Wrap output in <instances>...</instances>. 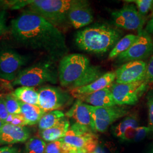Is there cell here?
Wrapping results in <instances>:
<instances>
[{"label":"cell","instance_id":"cell-14","mask_svg":"<svg viewBox=\"0 0 153 153\" xmlns=\"http://www.w3.org/2000/svg\"><path fill=\"white\" fill-rule=\"evenodd\" d=\"M69 22L76 29L90 25L94 20L91 9L87 1L75 0L68 12Z\"/></svg>","mask_w":153,"mask_h":153},{"label":"cell","instance_id":"cell-25","mask_svg":"<svg viewBox=\"0 0 153 153\" xmlns=\"http://www.w3.org/2000/svg\"><path fill=\"white\" fill-rule=\"evenodd\" d=\"M47 144L38 137L30 138L26 144L25 153H44Z\"/></svg>","mask_w":153,"mask_h":153},{"label":"cell","instance_id":"cell-8","mask_svg":"<svg viewBox=\"0 0 153 153\" xmlns=\"http://www.w3.org/2000/svg\"><path fill=\"white\" fill-rule=\"evenodd\" d=\"M116 105L100 107L88 104L93 117L95 131L101 133L106 131L113 123L127 115L128 111L125 108Z\"/></svg>","mask_w":153,"mask_h":153},{"label":"cell","instance_id":"cell-16","mask_svg":"<svg viewBox=\"0 0 153 153\" xmlns=\"http://www.w3.org/2000/svg\"><path fill=\"white\" fill-rule=\"evenodd\" d=\"M30 132L25 126L5 123L0 129V144L10 145L27 141Z\"/></svg>","mask_w":153,"mask_h":153},{"label":"cell","instance_id":"cell-34","mask_svg":"<svg viewBox=\"0 0 153 153\" xmlns=\"http://www.w3.org/2000/svg\"><path fill=\"white\" fill-rule=\"evenodd\" d=\"M145 79L148 83L153 82V55L147 64Z\"/></svg>","mask_w":153,"mask_h":153},{"label":"cell","instance_id":"cell-10","mask_svg":"<svg viewBox=\"0 0 153 153\" xmlns=\"http://www.w3.org/2000/svg\"><path fill=\"white\" fill-rule=\"evenodd\" d=\"M111 16L115 26L117 27L127 30H136L138 33L142 31L145 22L144 16L133 4L124 6L120 10L113 11Z\"/></svg>","mask_w":153,"mask_h":153},{"label":"cell","instance_id":"cell-28","mask_svg":"<svg viewBox=\"0 0 153 153\" xmlns=\"http://www.w3.org/2000/svg\"><path fill=\"white\" fill-rule=\"evenodd\" d=\"M5 123L15 126H27L26 121L21 114L9 115L6 120Z\"/></svg>","mask_w":153,"mask_h":153},{"label":"cell","instance_id":"cell-20","mask_svg":"<svg viewBox=\"0 0 153 153\" xmlns=\"http://www.w3.org/2000/svg\"><path fill=\"white\" fill-rule=\"evenodd\" d=\"M69 128L70 123L69 121L64 119L56 126L40 131V135L45 141L51 142L59 141L65 136Z\"/></svg>","mask_w":153,"mask_h":153},{"label":"cell","instance_id":"cell-26","mask_svg":"<svg viewBox=\"0 0 153 153\" xmlns=\"http://www.w3.org/2000/svg\"><path fill=\"white\" fill-rule=\"evenodd\" d=\"M6 109L9 115H20L21 114V102L11 94L3 95Z\"/></svg>","mask_w":153,"mask_h":153},{"label":"cell","instance_id":"cell-35","mask_svg":"<svg viewBox=\"0 0 153 153\" xmlns=\"http://www.w3.org/2000/svg\"><path fill=\"white\" fill-rule=\"evenodd\" d=\"M0 153H19L18 149L11 146H5L0 148Z\"/></svg>","mask_w":153,"mask_h":153},{"label":"cell","instance_id":"cell-15","mask_svg":"<svg viewBox=\"0 0 153 153\" xmlns=\"http://www.w3.org/2000/svg\"><path fill=\"white\" fill-rule=\"evenodd\" d=\"M115 79V72H107L100 76L97 80L89 85L69 90V94L73 97L79 99L84 96L93 94L102 89L111 88Z\"/></svg>","mask_w":153,"mask_h":153},{"label":"cell","instance_id":"cell-36","mask_svg":"<svg viewBox=\"0 0 153 153\" xmlns=\"http://www.w3.org/2000/svg\"><path fill=\"white\" fill-rule=\"evenodd\" d=\"M148 34H153V14L151 19L148 22L146 26L145 30Z\"/></svg>","mask_w":153,"mask_h":153},{"label":"cell","instance_id":"cell-37","mask_svg":"<svg viewBox=\"0 0 153 153\" xmlns=\"http://www.w3.org/2000/svg\"><path fill=\"white\" fill-rule=\"evenodd\" d=\"M103 153H115L114 148H112L109 143H104L102 145Z\"/></svg>","mask_w":153,"mask_h":153},{"label":"cell","instance_id":"cell-13","mask_svg":"<svg viewBox=\"0 0 153 153\" xmlns=\"http://www.w3.org/2000/svg\"><path fill=\"white\" fill-rule=\"evenodd\" d=\"M147 64L143 61H134L126 62L119 68L116 74V82L126 84L145 79Z\"/></svg>","mask_w":153,"mask_h":153},{"label":"cell","instance_id":"cell-7","mask_svg":"<svg viewBox=\"0 0 153 153\" xmlns=\"http://www.w3.org/2000/svg\"><path fill=\"white\" fill-rule=\"evenodd\" d=\"M146 79L126 84H113L110 90L115 103L118 105H134L148 88Z\"/></svg>","mask_w":153,"mask_h":153},{"label":"cell","instance_id":"cell-24","mask_svg":"<svg viewBox=\"0 0 153 153\" xmlns=\"http://www.w3.org/2000/svg\"><path fill=\"white\" fill-rule=\"evenodd\" d=\"M137 38L138 35L129 34L121 39L115 47L111 49L108 56L109 59H114L124 52L131 46Z\"/></svg>","mask_w":153,"mask_h":153},{"label":"cell","instance_id":"cell-29","mask_svg":"<svg viewBox=\"0 0 153 153\" xmlns=\"http://www.w3.org/2000/svg\"><path fill=\"white\" fill-rule=\"evenodd\" d=\"M148 105L149 114L148 127L152 131H153V89L148 94Z\"/></svg>","mask_w":153,"mask_h":153},{"label":"cell","instance_id":"cell-40","mask_svg":"<svg viewBox=\"0 0 153 153\" xmlns=\"http://www.w3.org/2000/svg\"><path fill=\"white\" fill-rule=\"evenodd\" d=\"M4 123L0 120V129H1V128L2 126L4 125Z\"/></svg>","mask_w":153,"mask_h":153},{"label":"cell","instance_id":"cell-32","mask_svg":"<svg viewBox=\"0 0 153 153\" xmlns=\"http://www.w3.org/2000/svg\"><path fill=\"white\" fill-rule=\"evenodd\" d=\"M9 115L6 107L3 95H0V120L5 123L6 119Z\"/></svg>","mask_w":153,"mask_h":153},{"label":"cell","instance_id":"cell-38","mask_svg":"<svg viewBox=\"0 0 153 153\" xmlns=\"http://www.w3.org/2000/svg\"><path fill=\"white\" fill-rule=\"evenodd\" d=\"M68 153H90L88 152L86 150H80V149H73L71 150Z\"/></svg>","mask_w":153,"mask_h":153},{"label":"cell","instance_id":"cell-21","mask_svg":"<svg viewBox=\"0 0 153 153\" xmlns=\"http://www.w3.org/2000/svg\"><path fill=\"white\" fill-rule=\"evenodd\" d=\"M21 115L26 121L27 126L38 124L40 119L46 113L39 105L26 104L21 102Z\"/></svg>","mask_w":153,"mask_h":153},{"label":"cell","instance_id":"cell-30","mask_svg":"<svg viewBox=\"0 0 153 153\" xmlns=\"http://www.w3.org/2000/svg\"><path fill=\"white\" fill-rule=\"evenodd\" d=\"M151 129L148 126H138L136 129L133 141L134 142H139L143 140L151 131Z\"/></svg>","mask_w":153,"mask_h":153},{"label":"cell","instance_id":"cell-17","mask_svg":"<svg viewBox=\"0 0 153 153\" xmlns=\"http://www.w3.org/2000/svg\"><path fill=\"white\" fill-rule=\"evenodd\" d=\"M65 115L69 117L73 118L76 123L88 126L93 131L96 132L88 104L84 103L82 100L78 99Z\"/></svg>","mask_w":153,"mask_h":153},{"label":"cell","instance_id":"cell-5","mask_svg":"<svg viewBox=\"0 0 153 153\" xmlns=\"http://www.w3.org/2000/svg\"><path fill=\"white\" fill-rule=\"evenodd\" d=\"M58 75L53 62H40L20 71L12 84L33 88L47 82L54 84L57 83Z\"/></svg>","mask_w":153,"mask_h":153},{"label":"cell","instance_id":"cell-33","mask_svg":"<svg viewBox=\"0 0 153 153\" xmlns=\"http://www.w3.org/2000/svg\"><path fill=\"white\" fill-rule=\"evenodd\" d=\"M6 13L4 10H0V36L5 33L6 26Z\"/></svg>","mask_w":153,"mask_h":153},{"label":"cell","instance_id":"cell-22","mask_svg":"<svg viewBox=\"0 0 153 153\" xmlns=\"http://www.w3.org/2000/svg\"><path fill=\"white\" fill-rule=\"evenodd\" d=\"M12 94L22 103L39 106L38 91L33 87L21 86Z\"/></svg>","mask_w":153,"mask_h":153},{"label":"cell","instance_id":"cell-23","mask_svg":"<svg viewBox=\"0 0 153 153\" xmlns=\"http://www.w3.org/2000/svg\"><path fill=\"white\" fill-rule=\"evenodd\" d=\"M65 114L60 110L47 112L40 119L38 123L40 131L51 128L56 126L64 119Z\"/></svg>","mask_w":153,"mask_h":153},{"label":"cell","instance_id":"cell-2","mask_svg":"<svg viewBox=\"0 0 153 153\" xmlns=\"http://www.w3.org/2000/svg\"><path fill=\"white\" fill-rule=\"evenodd\" d=\"M58 74L61 85L69 90L86 86L103 75L99 66L91 65L86 56L79 53L62 57Z\"/></svg>","mask_w":153,"mask_h":153},{"label":"cell","instance_id":"cell-19","mask_svg":"<svg viewBox=\"0 0 153 153\" xmlns=\"http://www.w3.org/2000/svg\"><path fill=\"white\" fill-rule=\"evenodd\" d=\"M94 107H111L116 105L109 88H104L79 99Z\"/></svg>","mask_w":153,"mask_h":153},{"label":"cell","instance_id":"cell-31","mask_svg":"<svg viewBox=\"0 0 153 153\" xmlns=\"http://www.w3.org/2000/svg\"><path fill=\"white\" fill-rule=\"evenodd\" d=\"M44 153H63L60 140L49 142L47 144Z\"/></svg>","mask_w":153,"mask_h":153},{"label":"cell","instance_id":"cell-1","mask_svg":"<svg viewBox=\"0 0 153 153\" xmlns=\"http://www.w3.org/2000/svg\"><path fill=\"white\" fill-rule=\"evenodd\" d=\"M11 33L19 44L44 52L52 61L61 60L69 51L59 28L28 10L11 21Z\"/></svg>","mask_w":153,"mask_h":153},{"label":"cell","instance_id":"cell-6","mask_svg":"<svg viewBox=\"0 0 153 153\" xmlns=\"http://www.w3.org/2000/svg\"><path fill=\"white\" fill-rule=\"evenodd\" d=\"M60 140L71 148L84 150L90 153H94L99 143L98 136L95 131L88 126L76 123L70 126L65 136Z\"/></svg>","mask_w":153,"mask_h":153},{"label":"cell","instance_id":"cell-12","mask_svg":"<svg viewBox=\"0 0 153 153\" xmlns=\"http://www.w3.org/2000/svg\"><path fill=\"white\" fill-rule=\"evenodd\" d=\"M153 52V40L149 34L142 30L138 33V38L131 46L117 57L121 62L142 61Z\"/></svg>","mask_w":153,"mask_h":153},{"label":"cell","instance_id":"cell-39","mask_svg":"<svg viewBox=\"0 0 153 153\" xmlns=\"http://www.w3.org/2000/svg\"><path fill=\"white\" fill-rule=\"evenodd\" d=\"M94 153H103V148H102V145H100L98 143L97 148L95 149Z\"/></svg>","mask_w":153,"mask_h":153},{"label":"cell","instance_id":"cell-4","mask_svg":"<svg viewBox=\"0 0 153 153\" xmlns=\"http://www.w3.org/2000/svg\"><path fill=\"white\" fill-rule=\"evenodd\" d=\"M75 0H30L28 10L42 16L56 27H64Z\"/></svg>","mask_w":153,"mask_h":153},{"label":"cell","instance_id":"cell-11","mask_svg":"<svg viewBox=\"0 0 153 153\" xmlns=\"http://www.w3.org/2000/svg\"><path fill=\"white\" fill-rule=\"evenodd\" d=\"M38 91L39 106L45 112L58 110L71 100V94L60 88L45 86Z\"/></svg>","mask_w":153,"mask_h":153},{"label":"cell","instance_id":"cell-18","mask_svg":"<svg viewBox=\"0 0 153 153\" xmlns=\"http://www.w3.org/2000/svg\"><path fill=\"white\" fill-rule=\"evenodd\" d=\"M139 126L137 117L134 115L126 116L117 126L112 128L114 135L124 141L133 140L136 129Z\"/></svg>","mask_w":153,"mask_h":153},{"label":"cell","instance_id":"cell-27","mask_svg":"<svg viewBox=\"0 0 153 153\" xmlns=\"http://www.w3.org/2000/svg\"><path fill=\"white\" fill-rule=\"evenodd\" d=\"M125 1L136 4L138 11L143 16L146 15L153 9V0H128Z\"/></svg>","mask_w":153,"mask_h":153},{"label":"cell","instance_id":"cell-3","mask_svg":"<svg viewBox=\"0 0 153 153\" xmlns=\"http://www.w3.org/2000/svg\"><path fill=\"white\" fill-rule=\"evenodd\" d=\"M123 33L105 24L94 25L75 35L76 46L81 50L94 54H103L112 49L122 38Z\"/></svg>","mask_w":153,"mask_h":153},{"label":"cell","instance_id":"cell-9","mask_svg":"<svg viewBox=\"0 0 153 153\" xmlns=\"http://www.w3.org/2000/svg\"><path fill=\"white\" fill-rule=\"evenodd\" d=\"M27 59L14 49L6 48L0 50V78L7 81H13Z\"/></svg>","mask_w":153,"mask_h":153}]
</instances>
